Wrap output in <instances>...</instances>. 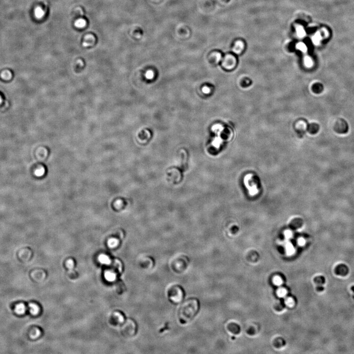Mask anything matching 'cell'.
Masks as SVG:
<instances>
[{
	"instance_id": "18",
	"label": "cell",
	"mask_w": 354,
	"mask_h": 354,
	"mask_svg": "<svg viewBox=\"0 0 354 354\" xmlns=\"http://www.w3.org/2000/svg\"><path fill=\"white\" fill-rule=\"evenodd\" d=\"M9 102L7 101H3L0 105V110L3 111L9 107Z\"/></svg>"
},
{
	"instance_id": "8",
	"label": "cell",
	"mask_w": 354,
	"mask_h": 354,
	"mask_svg": "<svg viewBox=\"0 0 354 354\" xmlns=\"http://www.w3.org/2000/svg\"><path fill=\"white\" fill-rule=\"evenodd\" d=\"M0 76L2 79L5 81L10 80L12 78V73L9 70H5L2 71Z\"/></svg>"
},
{
	"instance_id": "28",
	"label": "cell",
	"mask_w": 354,
	"mask_h": 354,
	"mask_svg": "<svg viewBox=\"0 0 354 354\" xmlns=\"http://www.w3.org/2000/svg\"><path fill=\"white\" fill-rule=\"evenodd\" d=\"M299 243L300 245H303V240H300Z\"/></svg>"
},
{
	"instance_id": "12",
	"label": "cell",
	"mask_w": 354,
	"mask_h": 354,
	"mask_svg": "<svg viewBox=\"0 0 354 354\" xmlns=\"http://www.w3.org/2000/svg\"><path fill=\"white\" fill-rule=\"evenodd\" d=\"M243 45L242 43L239 42V41L235 43V45L234 48H233V51H234L235 53H237V54H239V53H241V52H242V50L243 49Z\"/></svg>"
},
{
	"instance_id": "7",
	"label": "cell",
	"mask_w": 354,
	"mask_h": 354,
	"mask_svg": "<svg viewBox=\"0 0 354 354\" xmlns=\"http://www.w3.org/2000/svg\"><path fill=\"white\" fill-rule=\"evenodd\" d=\"M105 277L106 281L109 282H113L116 279L117 276L114 272L110 271H107L105 272Z\"/></svg>"
},
{
	"instance_id": "21",
	"label": "cell",
	"mask_w": 354,
	"mask_h": 354,
	"mask_svg": "<svg viewBox=\"0 0 354 354\" xmlns=\"http://www.w3.org/2000/svg\"><path fill=\"white\" fill-rule=\"evenodd\" d=\"M45 172V169H44V168H42L36 171V175L38 176H42V175L44 174Z\"/></svg>"
},
{
	"instance_id": "25",
	"label": "cell",
	"mask_w": 354,
	"mask_h": 354,
	"mask_svg": "<svg viewBox=\"0 0 354 354\" xmlns=\"http://www.w3.org/2000/svg\"><path fill=\"white\" fill-rule=\"evenodd\" d=\"M312 60L308 58L305 59V64L306 65V66H308V67L311 66L312 65Z\"/></svg>"
},
{
	"instance_id": "1",
	"label": "cell",
	"mask_w": 354,
	"mask_h": 354,
	"mask_svg": "<svg viewBox=\"0 0 354 354\" xmlns=\"http://www.w3.org/2000/svg\"><path fill=\"white\" fill-rule=\"evenodd\" d=\"M200 308V303L196 298H189L181 304L178 312L180 323L185 324L191 321L196 315Z\"/></svg>"
},
{
	"instance_id": "26",
	"label": "cell",
	"mask_w": 354,
	"mask_h": 354,
	"mask_svg": "<svg viewBox=\"0 0 354 354\" xmlns=\"http://www.w3.org/2000/svg\"><path fill=\"white\" fill-rule=\"evenodd\" d=\"M287 249L288 254H289V255L292 254L293 253V252H294V249H293V247H292L291 245H289L287 246Z\"/></svg>"
},
{
	"instance_id": "3",
	"label": "cell",
	"mask_w": 354,
	"mask_h": 354,
	"mask_svg": "<svg viewBox=\"0 0 354 354\" xmlns=\"http://www.w3.org/2000/svg\"><path fill=\"white\" fill-rule=\"evenodd\" d=\"M188 264V260L187 257L181 256L174 259L172 263V268L175 272L181 273L185 270Z\"/></svg>"
},
{
	"instance_id": "19",
	"label": "cell",
	"mask_w": 354,
	"mask_h": 354,
	"mask_svg": "<svg viewBox=\"0 0 354 354\" xmlns=\"http://www.w3.org/2000/svg\"><path fill=\"white\" fill-rule=\"evenodd\" d=\"M277 294H278V295L279 296L283 297H284V296H285L286 294V291L284 289L281 288V289H279L278 291H277Z\"/></svg>"
},
{
	"instance_id": "29",
	"label": "cell",
	"mask_w": 354,
	"mask_h": 354,
	"mask_svg": "<svg viewBox=\"0 0 354 354\" xmlns=\"http://www.w3.org/2000/svg\"><path fill=\"white\" fill-rule=\"evenodd\" d=\"M352 290L354 292V286H352Z\"/></svg>"
},
{
	"instance_id": "22",
	"label": "cell",
	"mask_w": 354,
	"mask_h": 354,
	"mask_svg": "<svg viewBox=\"0 0 354 354\" xmlns=\"http://www.w3.org/2000/svg\"><path fill=\"white\" fill-rule=\"evenodd\" d=\"M76 26H78V27H84V26H85V21H84V20H78V21H77V22L76 23Z\"/></svg>"
},
{
	"instance_id": "14",
	"label": "cell",
	"mask_w": 354,
	"mask_h": 354,
	"mask_svg": "<svg viewBox=\"0 0 354 354\" xmlns=\"http://www.w3.org/2000/svg\"><path fill=\"white\" fill-rule=\"evenodd\" d=\"M35 15L36 17H38V18H40L44 15V11L40 7H38L35 10Z\"/></svg>"
},
{
	"instance_id": "6",
	"label": "cell",
	"mask_w": 354,
	"mask_h": 354,
	"mask_svg": "<svg viewBox=\"0 0 354 354\" xmlns=\"http://www.w3.org/2000/svg\"><path fill=\"white\" fill-rule=\"evenodd\" d=\"M335 272L337 275L346 276L349 272V269L347 266L344 264H341L337 266L335 269Z\"/></svg>"
},
{
	"instance_id": "10",
	"label": "cell",
	"mask_w": 354,
	"mask_h": 354,
	"mask_svg": "<svg viewBox=\"0 0 354 354\" xmlns=\"http://www.w3.org/2000/svg\"><path fill=\"white\" fill-rule=\"evenodd\" d=\"M26 307L23 303L17 305L16 307L15 312L18 314H23L26 312Z\"/></svg>"
},
{
	"instance_id": "20",
	"label": "cell",
	"mask_w": 354,
	"mask_h": 354,
	"mask_svg": "<svg viewBox=\"0 0 354 354\" xmlns=\"http://www.w3.org/2000/svg\"><path fill=\"white\" fill-rule=\"evenodd\" d=\"M274 283L275 285H280L281 284V283H282V281H281V279L280 277H278V276H276V277H274Z\"/></svg>"
},
{
	"instance_id": "23",
	"label": "cell",
	"mask_w": 354,
	"mask_h": 354,
	"mask_svg": "<svg viewBox=\"0 0 354 354\" xmlns=\"http://www.w3.org/2000/svg\"><path fill=\"white\" fill-rule=\"evenodd\" d=\"M310 129L312 130L311 131H312V132H313V133H314L315 132H315H316L318 131V126L317 125H316V124H313V125H312V127H310Z\"/></svg>"
},
{
	"instance_id": "4",
	"label": "cell",
	"mask_w": 354,
	"mask_h": 354,
	"mask_svg": "<svg viewBox=\"0 0 354 354\" xmlns=\"http://www.w3.org/2000/svg\"><path fill=\"white\" fill-rule=\"evenodd\" d=\"M236 65L237 60L236 58L233 55L230 54L226 55V56L224 57L222 62V65L223 68L227 70L233 69L235 67Z\"/></svg>"
},
{
	"instance_id": "11",
	"label": "cell",
	"mask_w": 354,
	"mask_h": 354,
	"mask_svg": "<svg viewBox=\"0 0 354 354\" xmlns=\"http://www.w3.org/2000/svg\"><path fill=\"white\" fill-rule=\"evenodd\" d=\"M29 308L30 312V313L33 314V315H36L38 314V313L39 312V308L38 305H35L34 303H30L29 305Z\"/></svg>"
},
{
	"instance_id": "24",
	"label": "cell",
	"mask_w": 354,
	"mask_h": 354,
	"mask_svg": "<svg viewBox=\"0 0 354 354\" xmlns=\"http://www.w3.org/2000/svg\"><path fill=\"white\" fill-rule=\"evenodd\" d=\"M285 303L288 306H292L293 305V301L291 298H288L287 299H286Z\"/></svg>"
},
{
	"instance_id": "15",
	"label": "cell",
	"mask_w": 354,
	"mask_h": 354,
	"mask_svg": "<svg viewBox=\"0 0 354 354\" xmlns=\"http://www.w3.org/2000/svg\"><path fill=\"white\" fill-rule=\"evenodd\" d=\"M114 315H115V316L116 317V318L118 320V322L119 323H122L124 321V317H123V315H121L120 313H118V312H116V313H115Z\"/></svg>"
},
{
	"instance_id": "2",
	"label": "cell",
	"mask_w": 354,
	"mask_h": 354,
	"mask_svg": "<svg viewBox=\"0 0 354 354\" xmlns=\"http://www.w3.org/2000/svg\"><path fill=\"white\" fill-rule=\"evenodd\" d=\"M185 292L183 288L180 286H171L168 290V297L169 301L174 305L181 303L184 299Z\"/></svg>"
},
{
	"instance_id": "27",
	"label": "cell",
	"mask_w": 354,
	"mask_h": 354,
	"mask_svg": "<svg viewBox=\"0 0 354 354\" xmlns=\"http://www.w3.org/2000/svg\"><path fill=\"white\" fill-rule=\"evenodd\" d=\"M3 98H2V96L0 95V105L2 104V102H3Z\"/></svg>"
},
{
	"instance_id": "16",
	"label": "cell",
	"mask_w": 354,
	"mask_h": 354,
	"mask_svg": "<svg viewBox=\"0 0 354 354\" xmlns=\"http://www.w3.org/2000/svg\"><path fill=\"white\" fill-rule=\"evenodd\" d=\"M67 267L70 270H72L74 267V262L72 260H69L67 262Z\"/></svg>"
},
{
	"instance_id": "5",
	"label": "cell",
	"mask_w": 354,
	"mask_h": 354,
	"mask_svg": "<svg viewBox=\"0 0 354 354\" xmlns=\"http://www.w3.org/2000/svg\"><path fill=\"white\" fill-rule=\"evenodd\" d=\"M348 129V126L346 121L340 119L336 121L334 125V130L339 134H345Z\"/></svg>"
},
{
	"instance_id": "13",
	"label": "cell",
	"mask_w": 354,
	"mask_h": 354,
	"mask_svg": "<svg viewBox=\"0 0 354 354\" xmlns=\"http://www.w3.org/2000/svg\"><path fill=\"white\" fill-rule=\"evenodd\" d=\"M119 245V241L116 239H111L108 241V246L111 248H115Z\"/></svg>"
},
{
	"instance_id": "17",
	"label": "cell",
	"mask_w": 354,
	"mask_h": 354,
	"mask_svg": "<svg viewBox=\"0 0 354 354\" xmlns=\"http://www.w3.org/2000/svg\"><path fill=\"white\" fill-rule=\"evenodd\" d=\"M314 91L315 92H320L322 91V90L323 89V86L320 84H316L314 87Z\"/></svg>"
},
{
	"instance_id": "9",
	"label": "cell",
	"mask_w": 354,
	"mask_h": 354,
	"mask_svg": "<svg viewBox=\"0 0 354 354\" xmlns=\"http://www.w3.org/2000/svg\"><path fill=\"white\" fill-rule=\"evenodd\" d=\"M98 260L100 263H101L102 264H105V265H109L111 262V260L109 257L105 254H101L99 255V256L98 257Z\"/></svg>"
}]
</instances>
